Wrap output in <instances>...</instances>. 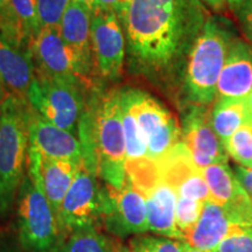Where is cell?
I'll use <instances>...</instances> for the list:
<instances>
[{
	"mask_svg": "<svg viewBox=\"0 0 252 252\" xmlns=\"http://www.w3.org/2000/svg\"><path fill=\"white\" fill-rule=\"evenodd\" d=\"M209 17L202 0H132L118 17L127 70L166 94L180 90L188 56Z\"/></svg>",
	"mask_w": 252,
	"mask_h": 252,
	"instance_id": "cell-1",
	"label": "cell"
},
{
	"mask_svg": "<svg viewBox=\"0 0 252 252\" xmlns=\"http://www.w3.org/2000/svg\"><path fill=\"white\" fill-rule=\"evenodd\" d=\"M228 19L210 15L195 41L185 68L180 94L186 105L209 106L217 98V83L236 39Z\"/></svg>",
	"mask_w": 252,
	"mask_h": 252,
	"instance_id": "cell-2",
	"label": "cell"
},
{
	"mask_svg": "<svg viewBox=\"0 0 252 252\" xmlns=\"http://www.w3.org/2000/svg\"><path fill=\"white\" fill-rule=\"evenodd\" d=\"M40 165L41 154L28 144L27 174L17 196L19 238L27 251L52 252L61 238V231L43 190Z\"/></svg>",
	"mask_w": 252,
	"mask_h": 252,
	"instance_id": "cell-3",
	"label": "cell"
},
{
	"mask_svg": "<svg viewBox=\"0 0 252 252\" xmlns=\"http://www.w3.org/2000/svg\"><path fill=\"white\" fill-rule=\"evenodd\" d=\"M31 109L7 94L0 104V215H7L25 178L30 144Z\"/></svg>",
	"mask_w": 252,
	"mask_h": 252,
	"instance_id": "cell-4",
	"label": "cell"
},
{
	"mask_svg": "<svg viewBox=\"0 0 252 252\" xmlns=\"http://www.w3.org/2000/svg\"><path fill=\"white\" fill-rule=\"evenodd\" d=\"M91 109L98 176L105 185L122 188L127 180V172L119 89L100 96Z\"/></svg>",
	"mask_w": 252,
	"mask_h": 252,
	"instance_id": "cell-5",
	"label": "cell"
},
{
	"mask_svg": "<svg viewBox=\"0 0 252 252\" xmlns=\"http://www.w3.org/2000/svg\"><path fill=\"white\" fill-rule=\"evenodd\" d=\"M84 84L81 80L53 78L36 72L26 102L31 111L43 121L78 137V127L88 110Z\"/></svg>",
	"mask_w": 252,
	"mask_h": 252,
	"instance_id": "cell-6",
	"label": "cell"
},
{
	"mask_svg": "<svg viewBox=\"0 0 252 252\" xmlns=\"http://www.w3.org/2000/svg\"><path fill=\"white\" fill-rule=\"evenodd\" d=\"M132 103L147 147V157L160 163L181 141V127L172 112L149 93L130 88Z\"/></svg>",
	"mask_w": 252,
	"mask_h": 252,
	"instance_id": "cell-7",
	"label": "cell"
},
{
	"mask_svg": "<svg viewBox=\"0 0 252 252\" xmlns=\"http://www.w3.org/2000/svg\"><path fill=\"white\" fill-rule=\"evenodd\" d=\"M94 173L82 163L75 180L60 208L58 222L60 231H72L98 228L102 223L104 186H100Z\"/></svg>",
	"mask_w": 252,
	"mask_h": 252,
	"instance_id": "cell-8",
	"label": "cell"
},
{
	"mask_svg": "<svg viewBox=\"0 0 252 252\" xmlns=\"http://www.w3.org/2000/svg\"><path fill=\"white\" fill-rule=\"evenodd\" d=\"M102 224L121 238L149 231L145 197L128 179L122 188L104 185Z\"/></svg>",
	"mask_w": 252,
	"mask_h": 252,
	"instance_id": "cell-9",
	"label": "cell"
},
{
	"mask_svg": "<svg viewBox=\"0 0 252 252\" xmlns=\"http://www.w3.org/2000/svg\"><path fill=\"white\" fill-rule=\"evenodd\" d=\"M181 141L200 171L214 163L228 162L229 156L224 145L213 128L209 106L186 105L181 123Z\"/></svg>",
	"mask_w": 252,
	"mask_h": 252,
	"instance_id": "cell-10",
	"label": "cell"
},
{
	"mask_svg": "<svg viewBox=\"0 0 252 252\" xmlns=\"http://www.w3.org/2000/svg\"><path fill=\"white\" fill-rule=\"evenodd\" d=\"M91 47L94 68L100 76L110 81L118 80L126 62V40L115 13L98 11L93 14Z\"/></svg>",
	"mask_w": 252,
	"mask_h": 252,
	"instance_id": "cell-11",
	"label": "cell"
},
{
	"mask_svg": "<svg viewBox=\"0 0 252 252\" xmlns=\"http://www.w3.org/2000/svg\"><path fill=\"white\" fill-rule=\"evenodd\" d=\"M252 228V215L220 206L212 200L204 202L202 213L193 228L186 232L182 242L202 252H214L228 236Z\"/></svg>",
	"mask_w": 252,
	"mask_h": 252,
	"instance_id": "cell-12",
	"label": "cell"
},
{
	"mask_svg": "<svg viewBox=\"0 0 252 252\" xmlns=\"http://www.w3.org/2000/svg\"><path fill=\"white\" fill-rule=\"evenodd\" d=\"M30 50L39 74L62 80L83 81L80 77L76 56L62 39L59 28H42L31 43Z\"/></svg>",
	"mask_w": 252,
	"mask_h": 252,
	"instance_id": "cell-13",
	"label": "cell"
},
{
	"mask_svg": "<svg viewBox=\"0 0 252 252\" xmlns=\"http://www.w3.org/2000/svg\"><path fill=\"white\" fill-rule=\"evenodd\" d=\"M91 20L93 12L87 6L71 0L59 27L62 39L76 56L80 77L86 83L90 82L94 69L91 47Z\"/></svg>",
	"mask_w": 252,
	"mask_h": 252,
	"instance_id": "cell-14",
	"label": "cell"
},
{
	"mask_svg": "<svg viewBox=\"0 0 252 252\" xmlns=\"http://www.w3.org/2000/svg\"><path fill=\"white\" fill-rule=\"evenodd\" d=\"M30 145L41 157L83 162V147L76 134L43 121L31 111Z\"/></svg>",
	"mask_w": 252,
	"mask_h": 252,
	"instance_id": "cell-15",
	"label": "cell"
},
{
	"mask_svg": "<svg viewBox=\"0 0 252 252\" xmlns=\"http://www.w3.org/2000/svg\"><path fill=\"white\" fill-rule=\"evenodd\" d=\"M252 91V46L232 41L217 83V98H243ZM216 98V99H217Z\"/></svg>",
	"mask_w": 252,
	"mask_h": 252,
	"instance_id": "cell-16",
	"label": "cell"
},
{
	"mask_svg": "<svg viewBox=\"0 0 252 252\" xmlns=\"http://www.w3.org/2000/svg\"><path fill=\"white\" fill-rule=\"evenodd\" d=\"M35 75L31 50L14 46L0 32V80L7 94L26 100Z\"/></svg>",
	"mask_w": 252,
	"mask_h": 252,
	"instance_id": "cell-17",
	"label": "cell"
},
{
	"mask_svg": "<svg viewBox=\"0 0 252 252\" xmlns=\"http://www.w3.org/2000/svg\"><path fill=\"white\" fill-rule=\"evenodd\" d=\"M209 189V200L220 206L252 215V201L228 162L214 163L202 169Z\"/></svg>",
	"mask_w": 252,
	"mask_h": 252,
	"instance_id": "cell-18",
	"label": "cell"
},
{
	"mask_svg": "<svg viewBox=\"0 0 252 252\" xmlns=\"http://www.w3.org/2000/svg\"><path fill=\"white\" fill-rule=\"evenodd\" d=\"M83 163V162H82ZM82 163L41 157V178L46 196L58 219L60 208Z\"/></svg>",
	"mask_w": 252,
	"mask_h": 252,
	"instance_id": "cell-19",
	"label": "cell"
},
{
	"mask_svg": "<svg viewBox=\"0 0 252 252\" xmlns=\"http://www.w3.org/2000/svg\"><path fill=\"white\" fill-rule=\"evenodd\" d=\"M210 119L214 131L224 145L239 128L252 123V106L249 96L243 98H217L210 109Z\"/></svg>",
	"mask_w": 252,
	"mask_h": 252,
	"instance_id": "cell-20",
	"label": "cell"
},
{
	"mask_svg": "<svg viewBox=\"0 0 252 252\" xmlns=\"http://www.w3.org/2000/svg\"><path fill=\"white\" fill-rule=\"evenodd\" d=\"M119 93L126 144V172H128L149 161V157L143 132L140 130L137 115L134 112L130 88L119 89Z\"/></svg>",
	"mask_w": 252,
	"mask_h": 252,
	"instance_id": "cell-21",
	"label": "cell"
},
{
	"mask_svg": "<svg viewBox=\"0 0 252 252\" xmlns=\"http://www.w3.org/2000/svg\"><path fill=\"white\" fill-rule=\"evenodd\" d=\"M117 243L98 228L72 231L64 238H60L52 252H113Z\"/></svg>",
	"mask_w": 252,
	"mask_h": 252,
	"instance_id": "cell-22",
	"label": "cell"
},
{
	"mask_svg": "<svg viewBox=\"0 0 252 252\" xmlns=\"http://www.w3.org/2000/svg\"><path fill=\"white\" fill-rule=\"evenodd\" d=\"M11 4L24 46L30 49L31 43L41 31L36 0H11Z\"/></svg>",
	"mask_w": 252,
	"mask_h": 252,
	"instance_id": "cell-23",
	"label": "cell"
},
{
	"mask_svg": "<svg viewBox=\"0 0 252 252\" xmlns=\"http://www.w3.org/2000/svg\"><path fill=\"white\" fill-rule=\"evenodd\" d=\"M224 147L238 166L252 168V123L232 134L224 143Z\"/></svg>",
	"mask_w": 252,
	"mask_h": 252,
	"instance_id": "cell-24",
	"label": "cell"
},
{
	"mask_svg": "<svg viewBox=\"0 0 252 252\" xmlns=\"http://www.w3.org/2000/svg\"><path fill=\"white\" fill-rule=\"evenodd\" d=\"M132 252H186L187 244L178 239L156 235H137L127 244Z\"/></svg>",
	"mask_w": 252,
	"mask_h": 252,
	"instance_id": "cell-25",
	"label": "cell"
},
{
	"mask_svg": "<svg viewBox=\"0 0 252 252\" xmlns=\"http://www.w3.org/2000/svg\"><path fill=\"white\" fill-rule=\"evenodd\" d=\"M203 204L204 203L198 202V201L178 196L175 220L176 226H178L179 231L182 235V238H184L186 232H188L189 230L196 224V222L201 216V213H202Z\"/></svg>",
	"mask_w": 252,
	"mask_h": 252,
	"instance_id": "cell-26",
	"label": "cell"
},
{
	"mask_svg": "<svg viewBox=\"0 0 252 252\" xmlns=\"http://www.w3.org/2000/svg\"><path fill=\"white\" fill-rule=\"evenodd\" d=\"M71 0H36L37 17L42 28H59Z\"/></svg>",
	"mask_w": 252,
	"mask_h": 252,
	"instance_id": "cell-27",
	"label": "cell"
},
{
	"mask_svg": "<svg viewBox=\"0 0 252 252\" xmlns=\"http://www.w3.org/2000/svg\"><path fill=\"white\" fill-rule=\"evenodd\" d=\"M0 32L14 46L27 49L21 39L20 31L12 9L11 0H0Z\"/></svg>",
	"mask_w": 252,
	"mask_h": 252,
	"instance_id": "cell-28",
	"label": "cell"
},
{
	"mask_svg": "<svg viewBox=\"0 0 252 252\" xmlns=\"http://www.w3.org/2000/svg\"><path fill=\"white\" fill-rule=\"evenodd\" d=\"M214 252H252V228L228 236Z\"/></svg>",
	"mask_w": 252,
	"mask_h": 252,
	"instance_id": "cell-29",
	"label": "cell"
},
{
	"mask_svg": "<svg viewBox=\"0 0 252 252\" xmlns=\"http://www.w3.org/2000/svg\"><path fill=\"white\" fill-rule=\"evenodd\" d=\"M235 12L237 13L245 36L252 43V0H244Z\"/></svg>",
	"mask_w": 252,
	"mask_h": 252,
	"instance_id": "cell-30",
	"label": "cell"
},
{
	"mask_svg": "<svg viewBox=\"0 0 252 252\" xmlns=\"http://www.w3.org/2000/svg\"><path fill=\"white\" fill-rule=\"evenodd\" d=\"M132 0H98V11L112 12L119 17L128 8Z\"/></svg>",
	"mask_w": 252,
	"mask_h": 252,
	"instance_id": "cell-31",
	"label": "cell"
},
{
	"mask_svg": "<svg viewBox=\"0 0 252 252\" xmlns=\"http://www.w3.org/2000/svg\"><path fill=\"white\" fill-rule=\"evenodd\" d=\"M235 174L252 201V168H245L237 165L235 167Z\"/></svg>",
	"mask_w": 252,
	"mask_h": 252,
	"instance_id": "cell-32",
	"label": "cell"
},
{
	"mask_svg": "<svg viewBox=\"0 0 252 252\" xmlns=\"http://www.w3.org/2000/svg\"><path fill=\"white\" fill-rule=\"evenodd\" d=\"M202 1L204 5L216 13H222L228 7V0H202Z\"/></svg>",
	"mask_w": 252,
	"mask_h": 252,
	"instance_id": "cell-33",
	"label": "cell"
},
{
	"mask_svg": "<svg viewBox=\"0 0 252 252\" xmlns=\"http://www.w3.org/2000/svg\"><path fill=\"white\" fill-rule=\"evenodd\" d=\"M75 1L80 2V4L87 6L88 8L93 12V14L98 12V0H75Z\"/></svg>",
	"mask_w": 252,
	"mask_h": 252,
	"instance_id": "cell-34",
	"label": "cell"
},
{
	"mask_svg": "<svg viewBox=\"0 0 252 252\" xmlns=\"http://www.w3.org/2000/svg\"><path fill=\"white\" fill-rule=\"evenodd\" d=\"M244 0H228V6L231 9H234V11H236L239 6H241L242 2H243Z\"/></svg>",
	"mask_w": 252,
	"mask_h": 252,
	"instance_id": "cell-35",
	"label": "cell"
},
{
	"mask_svg": "<svg viewBox=\"0 0 252 252\" xmlns=\"http://www.w3.org/2000/svg\"><path fill=\"white\" fill-rule=\"evenodd\" d=\"M6 96H7V91H6L4 84H2L1 80H0V104L4 102Z\"/></svg>",
	"mask_w": 252,
	"mask_h": 252,
	"instance_id": "cell-36",
	"label": "cell"
},
{
	"mask_svg": "<svg viewBox=\"0 0 252 252\" xmlns=\"http://www.w3.org/2000/svg\"><path fill=\"white\" fill-rule=\"evenodd\" d=\"M113 252H132L130 249H128L127 245H122V244H117L115 248V251Z\"/></svg>",
	"mask_w": 252,
	"mask_h": 252,
	"instance_id": "cell-37",
	"label": "cell"
},
{
	"mask_svg": "<svg viewBox=\"0 0 252 252\" xmlns=\"http://www.w3.org/2000/svg\"><path fill=\"white\" fill-rule=\"evenodd\" d=\"M186 252H202V251L195 250V249H191V248H189L188 245H187V250H186Z\"/></svg>",
	"mask_w": 252,
	"mask_h": 252,
	"instance_id": "cell-38",
	"label": "cell"
},
{
	"mask_svg": "<svg viewBox=\"0 0 252 252\" xmlns=\"http://www.w3.org/2000/svg\"><path fill=\"white\" fill-rule=\"evenodd\" d=\"M249 99H250V103H251V106H252V91H251V94H249Z\"/></svg>",
	"mask_w": 252,
	"mask_h": 252,
	"instance_id": "cell-39",
	"label": "cell"
}]
</instances>
